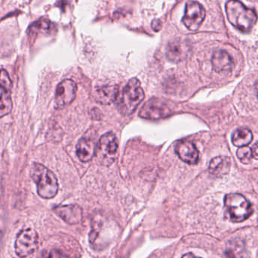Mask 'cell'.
I'll return each instance as SVG.
<instances>
[{"instance_id":"obj_1","label":"cell","mask_w":258,"mask_h":258,"mask_svg":"<svg viewBox=\"0 0 258 258\" xmlns=\"http://www.w3.org/2000/svg\"><path fill=\"white\" fill-rule=\"evenodd\" d=\"M30 176L37 184V193L41 198L50 199L55 197L59 185L55 174L46 166L34 163L30 170Z\"/></svg>"},{"instance_id":"obj_2","label":"cell","mask_w":258,"mask_h":258,"mask_svg":"<svg viewBox=\"0 0 258 258\" xmlns=\"http://www.w3.org/2000/svg\"><path fill=\"white\" fill-rule=\"evenodd\" d=\"M225 9L229 22L242 32L251 31L258 21L256 12L239 0H229Z\"/></svg>"},{"instance_id":"obj_3","label":"cell","mask_w":258,"mask_h":258,"mask_svg":"<svg viewBox=\"0 0 258 258\" xmlns=\"http://www.w3.org/2000/svg\"><path fill=\"white\" fill-rule=\"evenodd\" d=\"M144 99V92L139 80L137 78L131 79L124 87L119 99V112L124 115H132Z\"/></svg>"},{"instance_id":"obj_4","label":"cell","mask_w":258,"mask_h":258,"mask_svg":"<svg viewBox=\"0 0 258 258\" xmlns=\"http://www.w3.org/2000/svg\"><path fill=\"white\" fill-rule=\"evenodd\" d=\"M224 205L230 220L235 223L243 222L253 214L251 203L239 193H230L225 196Z\"/></svg>"},{"instance_id":"obj_5","label":"cell","mask_w":258,"mask_h":258,"mask_svg":"<svg viewBox=\"0 0 258 258\" xmlns=\"http://www.w3.org/2000/svg\"><path fill=\"white\" fill-rule=\"evenodd\" d=\"M38 245V233L34 229L27 228L18 233L14 242V250L20 258H27L35 253Z\"/></svg>"},{"instance_id":"obj_6","label":"cell","mask_w":258,"mask_h":258,"mask_svg":"<svg viewBox=\"0 0 258 258\" xmlns=\"http://www.w3.org/2000/svg\"><path fill=\"white\" fill-rule=\"evenodd\" d=\"M118 142L116 135L107 132L101 137L96 148L98 160L103 165H109L114 162L117 156Z\"/></svg>"},{"instance_id":"obj_7","label":"cell","mask_w":258,"mask_h":258,"mask_svg":"<svg viewBox=\"0 0 258 258\" xmlns=\"http://www.w3.org/2000/svg\"><path fill=\"white\" fill-rule=\"evenodd\" d=\"M206 18L204 7L197 1H189L186 4L183 23L191 31H197Z\"/></svg>"},{"instance_id":"obj_8","label":"cell","mask_w":258,"mask_h":258,"mask_svg":"<svg viewBox=\"0 0 258 258\" xmlns=\"http://www.w3.org/2000/svg\"><path fill=\"white\" fill-rule=\"evenodd\" d=\"M171 114V109L164 101L154 98L144 104L139 116L144 119L158 120L167 118Z\"/></svg>"},{"instance_id":"obj_9","label":"cell","mask_w":258,"mask_h":258,"mask_svg":"<svg viewBox=\"0 0 258 258\" xmlns=\"http://www.w3.org/2000/svg\"><path fill=\"white\" fill-rule=\"evenodd\" d=\"M76 83L72 80H63L56 88L54 106L55 109H61L67 107L74 100L76 94Z\"/></svg>"},{"instance_id":"obj_10","label":"cell","mask_w":258,"mask_h":258,"mask_svg":"<svg viewBox=\"0 0 258 258\" xmlns=\"http://www.w3.org/2000/svg\"><path fill=\"white\" fill-rule=\"evenodd\" d=\"M175 152L180 159L190 164H195L199 161V151L194 144L190 141L181 140L177 142Z\"/></svg>"},{"instance_id":"obj_11","label":"cell","mask_w":258,"mask_h":258,"mask_svg":"<svg viewBox=\"0 0 258 258\" xmlns=\"http://www.w3.org/2000/svg\"><path fill=\"white\" fill-rule=\"evenodd\" d=\"M54 211L68 224H77L83 220V210L76 204L58 206L54 208Z\"/></svg>"},{"instance_id":"obj_12","label":"cell","mask_w":258,"mask_h":258,"mask_svg":"<svg viewBox=\"0 0 258 258\" xmlns=\"http://www.w3.org/2000/svg\"><path fill=\"white\" fill-rule=\"evenodd\" d=\"M96 143L95 137L85 135L79 139L76 145V155L83 162L90 161L96 152Z\"/></svg>"},{"instance_id":"obj_13","label":"cell","mask_w":258,"mask_h":258,"mask_svg":"<svg viewBox=\"0 0 258 258\" xmlns=\"http://www.w3.org/2000/svg\"><path fill=\"white\" fill-rule=\"evenodd\" d=\"M187 52H188V47L187 43L181 40V39H177L168 43L165 55L170 62L180 63L185 59Z\"/></svg>"},{"instance_id":"obj_14","label":"cell","mask_w":258,"mask_h":258,"mask_svg":"<svg viewBox=\"0 0 258 258\" xmlns=\"http://www.w3.org/2000/svg\"><path fill=\"white\" fill-rule=\"evenodd\" d=\"M211 63H212L213 69L219 73L230 71L234 66V63L231 56L224 50L214 52L211 59Z\"/></svg>"},{"instance_id":"obj_15","label":"cell","mask_w":258,"mask_h":258,"mask_svg":"<svg viewBox=\"0 0 258 258\" xmlns=\"http://www.w3.org/2000/svg\"><path fill=\"white\" fill-rule=\"evenodd\" d=\"M231 161L227 156H218L213 158L209 164L208 171L215 177H220L228 174Z\"/></svg>"},{"instance_id":"obj_16","label":"cell","mask_w":258,"mask_h":258,"mask_svg":"<svg viewBox=\"0 0 258 258\" xmlns=\"http://www.w3.org/2000/svg\"><path fill=\"white\" fill-rule=\"evenodd\" d=\"M119 93L116 86H108L98 89L95 93V99L102 105H109L116 100Z\"/></svg>"},{"instance_id":"obj_17","label":"cell","mask_w":258,"mask_h":258,"mask_svg":"<svg viewBox=\"0 0 258 258\" xmlns=\"http://www.w3.org/2000/svg\"><path fill=\"white\" fill-rule=\"evenodd\" d=\"M54 30V24L50 20L40 19V21L34 23L29 27V37H36L38 34H49L53 32Z\"/></svg>"},{"instance_id":"obj_18","label":"cell","mask_w":258,"mask_h":258,"mask_svg":"<svg viewBox=\"0 0 258 258\" xmlns=\"http://www.w3.org/2000/svg\"><path fill=\"white\" fill-rule=\"evenodd\" d=\"M252 140H253V134L248 128H239L232 135V142L235 146H246L249 145Z\"/></svg>"},{"instance_id":"obj_19","label":"cell","mask_w":258,"mask_h":258,"mask_svg":"<svg viewBox=\"0 0 258 258\" xmlns=\"http://www.w3.org/2000/svg\"><path fill=\"white\" fill-rule=\"evenodd\" d=\"M13 104L8 92L4 91L2 97L0 99V118L9 115L12 110Z\"/></svg>"},{"instance_id":"obj_20","label":"cell","mask_w":258,"mask_h":258,"mask_svg":"<svg viewBox=\"0 0 258 258\" xmlns=\"http://www.w3.org/2000/svg\"><path fill=\"white\" fill-rule=\"evenodd\" d=\"M238 158L240 160L241 162L243 164H250L252 161V149L249 147L243 146L240 147L236 151Z\"/></svg>"},{"instance_id":"obj_21","label":"cell","mask_w":258,"mask_h":258,"mask_svg":"<svg viewBox=\"0 0 258 258\" xmlns=\"http://www.w3.org/2000/svg\"><path fill=\"white\" fill-rule=\"evenodd\" d=\"M12 83L8 72L5 70H1L0 72V87L2 88L5 92H9L11 89Z\"/></svg>"},{"instance_id":"obj_22","label":"cell","mask_w":258,"mask_h":258,"mask_svg":"<svg viewBox=\"0 0 258 258\" xmlns=\"http://www.w3.org/2000/svg\"><path fill=\"white\" fill-rule=\"evenodd\" d=\"M46 256L50 257V258H59V257H67V255H63L62 252H59V251L54 250L50 252V254Z\"/></svg>"},{"instance_id":"obj_23","label":"cell","mask_w":258,"mask_h":258,"mask_svg":"<svg viewBox=\"0 0 258 258\" xmlns=\"http://www.w3.org/2000/svg\"><path fill=\"white\" fill-rule=\"evenodd\" d=\"M252 157L255 159L258 160V142L255 143L252 148Z\"/></svg>"},{"instance_id":"obj_24","label":"cell","mask_w":258,"mask_h":258,"mask_svg":"<svg viewBox=\"0 0 258 258\" xmlns=\"http://www.w3.org/2000/svg\"><path fill=\"white\" fill-rule=\"evenodd\" d=\"M255 90H256L257 96L258 97V80H257L256 83L255 84Z\"/></svg>"},{"instance_id":"obj_25","label":"cell","mask_w":258,"mask_h":258,"mask_svg":"<svg viewBox=\"0 0 258 258\" xmlns=\"http://www.w3.org/2000/svg\"><path fill=\"white\" fill-rule=\"evenodd\" d=\"M4 90L2 88L0 87V99L2 97V94H3Z\"/></svg>"},{"instance_id":"obj_26","label":"cell","mask_w":258,"mask_h":258,"mask_svg":"<svg viewBox=\"0 0 258 258\" xmlns=\"http://www.w3.org/2000/svg\"><path fill=\"white\" fill-rule=\"evenodd\" d=\"M0 72H1V70H0Z\"/></svg>"}]
</instances>
